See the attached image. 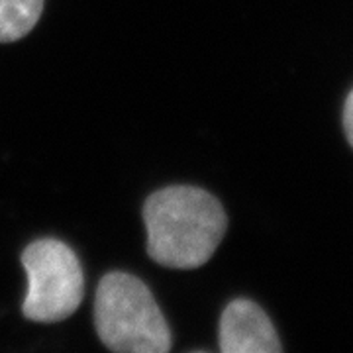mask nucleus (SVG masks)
Wrapping results in <instances>:
<instances>
[{"label":"nucleus","instance_id":"obj_6","mask_svg":"<svg viewBox=\"0 0 353 353\" xmlns=\"http://www.w3.org/2000/svg\"><path fill=\"white\" fill-rule=\"evenodd\" d=\"M343 132H345L350 145L353 148V88L343 102Z\"/></svg>","mask_w":353,"mask_h":353},{"label":"nucleus","instance_id":"obj_5","mask_svg":"<svg viewBox=\"0 0 353 353\" xmlns=\"http://www.w3.org/2000/svg\"><path fill=\"white\" fill-rule=\"evenodd\" d=\"M46 0H0V43L26 38L41 18Z\"/></svg>","mask_w":353,"mask_h":353},{"label":"nucleus","instance_id":"obj_3","mask_svg":"<svg viewBox=\"0 0 353 353\" xmlns=\"http://www.w3.org/2000/svg\"><path fill=\"white\" fill-rule=\"evenodd\" d=\"M20 261L28 277L24 318L53 324L75 314L85 299V273L73 248L55 238H41L26 245Z\"/></svg>","mask_w":353,"mask_h":353},{"label":"nucleus","instance_id":"obj_4","mask_svg":"<svg viewBox=\"0 0 353 353\" xmlns=\"http://www.w3.org/2000/svg\"><path fill=\"white\" fill-rule=\"evenodd\" d=\"M218 347L222 353L283 352V343L271 318L250 299L228 303L218 324Z\"/></svg>","mask_w":353,"mask_h":353},{"label":"nucleus","instance_id":"obj_2","mask_svg":"<svg viewBox=\"0 0 353 353\" xmlns=\"http://www.w3.org/2000/svg\"><path fill=\"white\" fill-rule=\"evenodd\" d=\"M94 328L116 353H167L173 336L150 287L132 273L110 271L99 281Z\"/></svg>","mask_w":353,"mask_h":353},{"label":"nucleus","instance_id":"obj_1","mask_svg":"<svg viewBox=\"0 0 353 353\" xmlns=\"http://www.w3.org/2000/svg\"><path fill=\"white\" fill-rule=\"evenodd\" d=\"M148 255L167 269H199L206 265L228 230L222 202L192 185H171L143 202Z\"/></svg>","mask_w":353,"mask_h":353}]
</instances>
